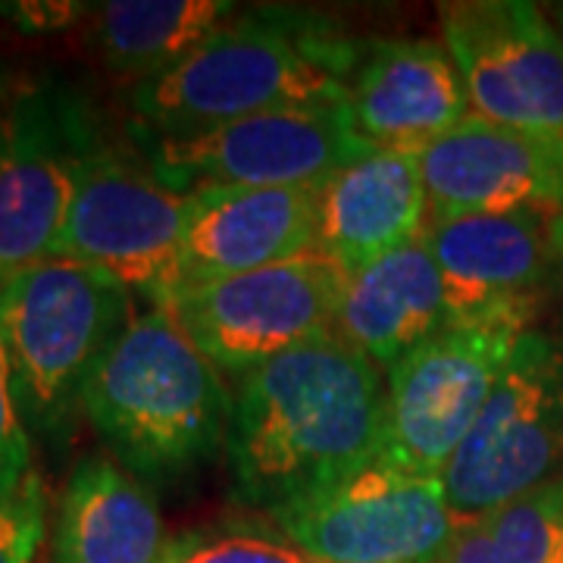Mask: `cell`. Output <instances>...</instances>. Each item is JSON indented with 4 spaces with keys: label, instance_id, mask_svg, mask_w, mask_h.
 <instances>
[{
    "label": "cell",
    "instance_id": "obj_14",
    "mask_svg": "<svg viewBox=\"0 0 563 563\" xmlns=\"http://www.w3.org/2000/svg\"><path fill=\"white\" fill-rule=\"evenodd\" d=\"M344 110L366 147L420 154L470 120V98L444 41L385 38L363 44Z\"/></svg>",
    "mask_w": 563,
    "mask_h": 563
},
{
    "label": "cell",
    "instance_id": "obj_7",
    "mask_svg": "<svg viewBox=\"0 0 563 563\" xmlns=\"http://www.w3.org/2000/svg\"><path fill=\"white\" fill-rule=\"evenodd\" d=\"M347 273L320 247L251 273L181 288L163 307L220 373L257 369L335 332Z\"/></svg>",
    "mask_w": 563,
    "mask_h": 563
},
{
    "label": "cell",
    "instance_id": "obj_5",
    "mask_svg": "<svg viewBox=\"0 0 563 563\" xmlns=\"http://www.w3.org/2000/svg\"><path fill=\"white\" fill-rule=\"evenodd\" d=\"M191 195L173 188L157 169L110 141L85 147L54 257L95 266L147 295L169 301L179 279L181 239Z\"/></svg>",
    "mask_w": 563,
    "mask_h": 563
},
{
    "label": "cell",
    "instance_id": "obj_21",
    "mask_svg": "<svg viewBox=\"0 0 563 563\" xmlns=\"http://www.w3.org/2000/svg\"><path fill=\"white\" fill-rule=\"evenodd\" d=\"M439 563H563V479L457 520Z\"/></svg>",
    "mask_w": 563,
    "mask_h": 563
},
{
    "label": "cell",
    "instance_id": "obj_1",
    "mask_svg": "<svg viewBox=\"0 0 563 563\" xmlns=\"http://www.w3.org/2000/svg\"><path fill=\"white\" fill-rule=\"evenodd\" d=\"M385 385L335 332L244 373L232 391L225 454L235 495L279 510L379 457Z\"/></svg>",
    "mask_w": 563,
    "mask_h": 563
},
{
    "label": "cell",
    "instance_id": "obj_13",
    "mask_svg": "<svg viewBox=\"0 0 563 563\" xmlns=\"http://www.w3.org/2000/svg\"><path fill=\"white\" fill-rule=\"evenodd\" d=\"M448 322H529L563 269V213L514 210L429 220Z\"/></svg>",
    "mask_w": 563,
    "mask_h": 563
},
{
    "label": "cell",
    "instance_id": "obj_18",
    "mask_svg": "<svg viewBox=\"0 0 563 563\" xmlns=\"http://www.w3.org/2000/svg\"><path fill=\"white\" fill-rule=\"evenodd\" d=\"M161 504L117 457L76 463L60 498L51 563H161L166 551Z\"/></svg>",
    "mask_w": 563,
    "mask_h": 563
},
{
    "label": "cell",
    "instance_id": "obj_11",
    "mask_svg": "<svg viewBox=\"0 0 563 563\" xmlns=\"http://www.w3.org/2000/svg\"><path fill=\"white\" fill-rule=\"evenodd\" d=\"M139 144L157 176L185 195L203 188H307L373 151L357 139L344 103L139 135Z\"/></svg>",
    "mask_w": 563,
    "mask_h": 563
},
{
    "label": "cell",
    "instance_id": "obj_24",
    "mask_svg": "<svg viewBox=\"0 0 563 563\" xmlns=\"http://www.w3.org/2000/svg\"><path fill=\"white\" fill-rule=\"evenodd\" d=\"M32 473V444L29 429L20 417V407L13 401V388L7 376V363L0 354V498L16 495L29 483Z\"/></svg>",
    "mask_w": 563,
    "mask_h": 563
},
{
    "label": "cell",
    "instance_id": "obj_2",
    "mask_svg": "<svg viewBox=\"0 0 563 563\" xmlns=\"http://www.w3.org/2000/svg\"><path fill=\"white\" fill-rule=\"evenodd\" d=\"M361 51L363 41L313 10L254 7L235 13L173 69L132 88L139 135L339 107Z\"/></svg>",
    "mask_w": 563,
    "mask_h": 563
},
{
    "label": "cell",
    "instance_id": "obj_26",
    "mask_svg": "<svg viewBox=\"0 0 563 563\" xmlns=\"http://www.w3.org/2000/svg\"><path fill=\"white\" fill-rule=\"evenodd\" d=\"M551 20H554V25H558V32H561V35H563V3H558V7H554V16H551Z\"/></svg>",
    "mask_w": 563,
    "mask_h": 563
},
{
    "label": "cell",
    "instance_id": "obj_23",
    "mask_svg": "<svg viewBox=\"0 0 563 563\" xmlns=\"http://www.w3.org/2000/svg\"><path fill=\"white\" fill-rule=\"evenodd\" d=\"M44 539V495L32 476L16 495L0 498V563H35Z\"/></svg>",
    "mask_w": 563,
    "mask_h": 563
},
{
    "label": "cell",
    "instance_id": "obj_9",
    "mask_svg": "<svg viewBox=\"0 0 563 563\" xmlns=\"http://www.w3.org/2000/svg\"><path fill=\"white\" fill-rule=\"evenodd\" d=\"M526 332L517 320L448 322L388 369L385 461L442 479Z\"/></svg>",
    "mask_w": 563,
    "mask_h": 563
},
{
    "label": "cell",
    "instance_id": "obj_6",
    "mask_svg": "<svg viewBox=\"0 0 563 563\" xmlns=\"http://www.w3.org/2000/svg\"><path fill=\"white\" fill-rule=\"evenodd\" d=\"M563 463V342L526 329L442 483L457 520L558 479Z\"/></svg>",
    "mask_w": 563,
    "mask_h": 563
},
{
    "label": "cell",
    "instance_id": "obj_12",
    "mask_svg": "<svg viewBox=\"0 0 563 563\" xmlns=\"http://www.w3.org/2000/svg\"><path fill=\"white\" fill-rule=\"evenodd\" d=\"M95 135L91 113L66 88H0V285L51 257Z\"/></svg>",
    "mask_w": 563,
    "mask_h": 563
},
{
    "label": "cell",
    "instance_id": "obj_25",
    "mask_svg": "<svg viewBox=\"0 0 563 563\" xmlns=\"http://www.w3.org/2000/svg\"><path fill=\"white\" fill-rule=\"evenodd\" d=\"M91 7L85 3H51V0H41V3H0V16L10 22H16L20 29L29 32H54V29H66L69 22H76L85 16Z\"/></svg>",
    "mask_w": 563,
    "mask_h": 563
},
{
    "label": "cell",
    "instance_id": "obj_17",
    "mask_svg": "<svg viewBox=\"0 0 563 563\" xmlns=\"http://www.w3.org/2000/svg\"><path fill=\"white\" fill-rule=\"evenodd\" d=\"M429 222L420 154L366 151L317 185V247L347 276L413 242Z\"/></svg>",
    "mask_w": 563,
    "mask_h": 563
},
{
    "label": "cell",
    "instance_id": "obj_3",
    "mask_svg": "<svg viewBox=\"0 0 563 563\" xmlns=\"http://www.w3.org/2000/svg\"><path fill=\"white\" fill-rule=\"evenodd\" d=\"M232 395L169 307L129 317L81 391V413L139 479H169L225 444Z\"/></svg>",
    "mask_w": 563,
    "mask_h": 563
},
{
    "label": "cell",
    "instance_id": "obj_22",
    "mask_svg": "<svg viewBox=\"0 0 563 563\" xmlns=\"http://www.w3.org/2000/svg\"><path fill=\"white\" fill-rule=\"evenodd\" d=\"M161 563H313L282 536L251 520L201 526L169 539Z\"/></svg>",
    "mask_w": 563,
    "mask_h": 563
},
{
    "label": "cell",
    "instance_id": "obj_15",
    "mask_svg": "<svg viewBox=\"0 0 563 563\" xmlns=\"http://www.w3.org/2000/svg\"><path fill=\"white\" fill-rule=\"evenodd\" d=\"M420 166L429 220L514 210L563 213V163L542 144L479 117L422 147Z\"/></svg>",
    "mask_w": 563,
    "mask_h": 563
},
{
    "label": "cell",
    "instance_id": "obj_8",
    "mask_svg": "<svg viewBox=\"0 0 563 563\" xmlns=\"http://www.w3.org/2000/svg\"><path fill=\"white\" fill-rule=\"evenodd\" d=\"M269 520L313 563H439L457 529L442 479L383 454Z\"/></svg>",
    "mask_w": 563,
    "mask_h": 563
},
{
    "label": "cell",
    "instance_id": "obj_10",
    "mask_svg": "<svg viewBox=\"0 0 563 563\" xmlns=\"http://www.w3.org/2000/svg\"><path fill=\"white\" fill-rule=\"evenodd\" d=\"M439 10L470 117L536 141L563 163V35L554 20L526 0H457Z\"/></svg>",
    "mask_w": 563,
    "mask_h": 563
},
{
    "label": "cell",
    "instance_id": "obj_16",
    "mask_svg": "<svg viewBox=\"0 0 563 563\" xmlns=\"http://www.w3.org/2000/svg\"><path fill=\"white\" fill-rule=\"evenodd\" d=\"M317 247V185L203 188L191 195L176 291L251 273ZM169 295V298H173ZM166 303V301H163Z\"/></svg>",
    "mask_w": 563,
    "mask_h": 563
},
{
    "label": "cell",
    "instance_id": "obj_4",
    "mask_svg": "<svg viewBox=\"0 0 563 563\" xmlns=\"http://www.w3.org/2000/svg\"><path fill=\"white\" fill-rule=\"evenodd\" d=\"M129 322V288L69 257L0 285V354L25 429L63 435L107 347Z\"/></svg>",
    "mask_w": 563,
    "mask_h": 563
},
{
    "label": "cell",
    "instance_id": "obj_19",
    "mask_svg": "<svg viewBox=\"0 0 563 563\" xmlns=\"http://www.w3.org/2000/svg\"><path fill=\"white\" fill-rule=\"evenodd\" d=\"M444 325L442 273L422 229L395 254L347 276L335 335L354 344L376 366L391 369Z\"/></svg>",
    "mask_w": 563,
    "mask_h": 563
},
{
    "label": "cell",
    "instance_id": "obj_20",
    "mask_svg": "<svg viewBox=\"0 0 563 563\" xmlns=\"http://www.w3.org/2000/svg\"><path fill=\"white\" fill-rule=\"evenodd\" d=\"M91 16L88 38L117 79L132 88L173 69L235 16L225 0H107Z\"/></svg>",
    "mask_w": 563,
    "mask_h": 563
}]
</instances>
